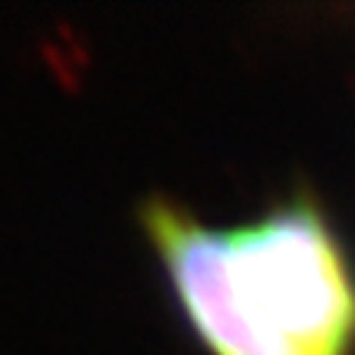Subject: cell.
Listing matches in <instances>:
<instances>
[{"label":"cell","instance_id":"cell-1","mask_svg":"<svg viewBox=\"0 0 355 355\" xmlns=\"http://www.w3.org/2000/svg\"><path fill=\"white\" fill-rule=\"evenodd\" d=\"M139 224L211 355H355V266L309 188L237 224L148 194Z\"/></svg>","mask_w":355,"mask_h":355}]
</instances>
